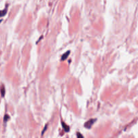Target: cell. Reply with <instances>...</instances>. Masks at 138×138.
I'll return each instance as SVG.
<instances>
[{"label":"cell","instance_id":"277c9868","mask_svg":"<svg viewBox=\"0 0 138 138\" xmlns=\"http://www.w3.org/2000/svg\"><path fill=\"white\" fill-rule=\"evenodd\" d=\"M7 7L5 8L4 10H0V17H3V16H4L7 13Z\"/></svg>","mask_w":138,"mask_h":138},{"label":"cell","instance_id":"7a4b0ae2","mask_svg":"<svg viewBox=\"0 0 138 138\" xmlns=\"http://www.w3.org/2000/svg\"><path fill=\"white\" fill-rule=\"evenodd\" d=\"M62 125H63V129H64V130L65 131V132H69V126L67 125V124H65L63 121H62Z\"/></svg>","mask_w":138,"mask_h":138},{"label":"cell","instance_id":"6da1fadb","mask_svg":"<svg viewBox=\"0 0 138 138\" xmlns=\"http://www.w3.org/2000/svg\"><path fill=\"white\" fill-rule=\"evenodd\" d=\"M96 121V119H91L90 120L87 121L86 123L84 124V127L86 129H91L92 127L93 126V125L95 123Z\"/></svg>","mask_w":138,"mask_h":138},{"label":"cell","instance_id":"5b68a950","mask_svg":"<svg viewBox=\"0 0 138 138\" xmlns=\"http://www.w3.org/2000/svg\"><path fill=\"white\" fill-rule=\"evenodd\" d=\"M5 93V87L3 85H2L1 86V96L2 97H4Z\"/></svg>","mask_w":138,"mask_h":138},{"label":"cell","instance_id":"ba28073f","mask_svg":"<svg viewBox=\"0 0 138 138\" xmlns=\"http://www.w3.org/2000/svg\"><path fill=\"white\" fill-rule=\"evenodd\" d=\"M47 125H46V126H45V129H43V131H42V135H43V134H44V133H45V131L46 130V129H47Z\"/></svg>","mask_w":138,"mask_h":138},{"label":"cell","instance_id":"9c48e42d","mask_svg":"<svg viewBox=\"0 0 138 138\" xmlns=\"http://www.w3.org/2000/svg\"><path fill=\"white\" fill-rule=\"evenodd\" d=\"M0 22H1V20H0Z\"/></svg>","mask_w":138,"mask_h":138},{"label":"cell","instance_id":"8992f818","mask_svg":"<svg viewBox=\"0 0 138 138\" xmlns=\"http://www.w3.org/2000/svg\"><path fill=\"white\" fill-rule=\"evenodd\" d=\"M9 119V115H5L4 117V119H3V121H4L5 123H6L7 122V121Z\"/></svg>","mask_w":138,"mask_h":138},{"label":"cell","instance_id":"52a82bcc","mask_svg":"<svg viewBox=\"0 0 138 138\" xmlns=\"http://www.w3.org/2000/svg\"><path fill=\"white\" fill-rule=\"evenodd\" d=\"M81 137V138H83V136L82 135V134H80V133H77V137Z\"/></svg>","mask_w":138,"mask_h":138},{"label":"cell","instance_id":"3957f363","mask_svg":"<svg viewBox=\"0 0 138 138\" xmlns=\"http://www.w3.org/2000/svg\"><path fill=\"white\" fill-rule=\"evenodd\" d=\"M69 53H70V51H68L66 52L65 53L63 54V55H62V57H61V59H62V60H65V59L68 57V55H69Z\"/></svg>","mask_w":138,"mask_h":138}]
</instances>
